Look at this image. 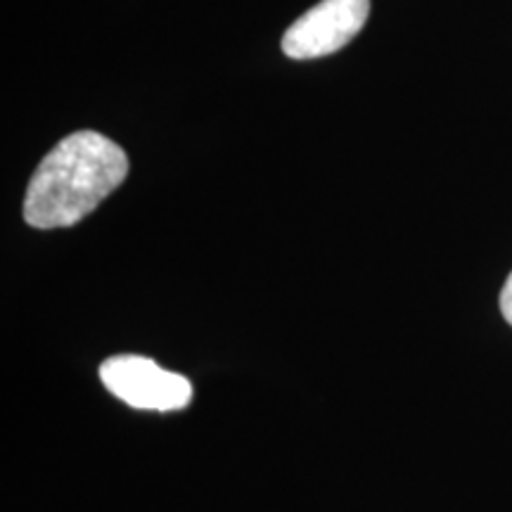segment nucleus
Segmentation results:
<instances>
[{
	"label": "nucleus",
	"instance_id": "1",
	"mask_svg": "<svg viewBox=\"0 0 512 512\" xmlns=\"http://www.w3.org/2000/svg\"><path fill=\"white\" fill-rule=\"evenodd\" d=\"M128 176V157L98 131H76L60 140L31 176L24 221L31 228H69L86 219Z\"/></svg>",
	"mask_w": 512,
	"mask_h": 512
},
{
	"label": "nucleus",
	"instance_id": "2",
	"mask_svg": "<svg viewBox=\"0 0 512 512\" xmlns=\"http://www.w3.org/2000/svg\"><path fill=\"white\" fill-rule=\"evenodd\" d=\"M100 380L110 392L138 411L171 413L192 401L188 377L171 373L147 356L121 354L100 366Z\"/></svg>",
	"mask_w": 512,
	"mask_h": 512
},
{
	"label": "nucleus",
	"instance_id": "3",
	"mask_svg": "<svg viewBox=\"0 0 512 512\" xmlns=\"http://www.w3.org/2000/svg\"><path fill=\"white\" fill-rule=\"evenodd\" d=\"M370 17V0H320L283 36V53L292 60H313L337 53L354 41Z\"/></svg>",
	"mask_w": 512,
	"mask_h": 512
},
{
	"label": "nucleus",
	"instance_id": "4",
	"mask_svg": "<svg viewBox=\"0 0 512 512\" xmlns=\"http://www.w3.org/2000/svg\"><path fill=\"white\" fill-rule=\"evenodd\" d=\"M501 313L503 318L512 325V273L508 275V280H505L503 292H501Z\"/></svg>",
	"mask_w": 512,
	"mask_h": 512
}]
</instances>
